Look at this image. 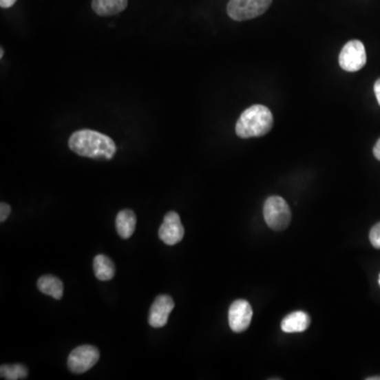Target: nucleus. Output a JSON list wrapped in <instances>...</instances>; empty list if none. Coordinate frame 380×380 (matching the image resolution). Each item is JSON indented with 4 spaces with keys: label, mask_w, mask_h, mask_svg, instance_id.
<instances>
[{
    "label": "nucleus",
    "mask_w": 380,
    "mask_h": 380,
    "mask_svg": "<svg viewBox=\"0 0 380 380\" xmlns=\"http://www.w3.org/2000/svg\"><path fill=\"white\" fill-rule=\"evenodd\" d=\"M69 148L84 158L111 160L116 152V142L94 130H78L69 138Z\"/></svg>",
    "instance_id": "nucleus-1"
},
{
    "label": "nucleus",
    "mask_w": 380,
    "mask_h": 380,
    "mask_svg": "<svg viewBox=\"0 0 380 380\" xmlns=\"http://www.w3.org/2000/svg\"><path fill=\"white\" fill-rule=\"evenodd\" d=\"M274 118L272 112L263 105H253L243 111L235 124V134L239 138H259L272 129Z\"/></svg>",
    "instance_id": "nucleus-2"
},
{
    "label": "nucleus",
    "mask_w": 380,
    "mask_h": 380,
    "mask_svg": "<svg viewBox=\"0 0 380 380\" xmlns=\"http://www.w3.org/2000/svg\"><path fill=\"white\" fill-rule=\"evenodd\" d=\"M263 215L268 227L277 231L288 229L292 221L290 206L283 198L278 196L269 197L265 201Z\"/></svg>",
    "instance_id": "nucleus-3"
},
{
    "label": "nucleus",
    "mask_w": 380,
    "mask_h": 380,
    "mask_svg": "<svg viewBox=\"0 0 380 380\" xmlns=\"http://www.w3.org/2000/svg\"><path fill=\"white\" fill-rule=\"evenodd\" d=\"M272 3L273 0H229L227 14L235 21H249L264 14Z\"/></svg>",
    "instance_id": "nucleus-4"
},
{
    "label": "nucleus",
    "mask_w": 380,
    "mask_h": 380,
    "mask_svg": "<svg viewBox=\"0 0 380 380\" xmlns=\"http://www.w3.org/2000/svg\"><path fill=\"white\" fill-rule=\"evenodd\" d=\"M100 360V352L93 346H77L68 357V368L75 374H83L92 369Z\"/></svg>",
    "instance_id": "nucleus-5"
},
{
    "label": "nucleus",
    "mask_w": 380,
    "mask_h": 380,
    "mask_svg": "<svg viewBox=\"0 0 380 380\" xmlns=\"http://www.w3.org/2000/svg\"><path fill=\"white\" fill-rule=\"evenodd\" d=\"M366 63H367V52L361 41H348L342 48L339 54V65L344 71L356 72L363 68Z\"/></svg>",
    "instance_id": "nucleus-6"
},
{
    "label": "nucleus",
    "mask_w": 380,
    "mask_h": 380,
    "mask_svg": "<svg viewBox=\"0 0 380 380\" xmlns=\"http://www.w3.org/2000/svg\"><path fill=\"white\" fill-rule=\"evenodd\" d=\"M253 319V308L244 299L233 301L229 310V322L235 332H242L249 328Z\"/></svg>",
    "instance_id": "nucleus-7"
},
{
    "label": "nucleus",
    "mask_w": 380,
    "mask_h": 380,
    "mask_svg": "<svg viewBox=\"0 0 380 380\" xmlns=\"http://www.w3.org/2000/svg\"><path fill=\"white\" fill-rule=\"evenodd\" d=\"M183 224L176 211H169L164 217L163 224L158 229V237L167 245H176L184 237Z\"/></svg>",
    "instance_id": "nucleus-8"
},
{
    "label": "nucleus",
    "mask_w": 380,
    "mask_h": 380,
    "mask_svg": "<svg viewBox=\"0 0 380 380\" xmlns=\"http://www.w3.org/2000/svg\"><path fill=\"white\" fill-rule=\"evenodd\" d=\"M174 301L168 295H160L156 297L149 312L150 326L152 328H163L167 324L170 313L173 310Z\"/></svg>",
    "instance_id": "nucleus-9"
},
{
    "label": "nucleus",
    "mask_w": 380,
    "mask_h": 380,
    "mask_svg": "<svg viewBox=\"0 0 380 380\" xmlns=\"http://www.w3.org/2000/svg\"><path fill=\"white\" fill-rule=\"evenodd\" d=\"M310 318L306 312L298 310L284 317L281 322V328L284 332H302L308 330Z\"/></svg>",
    "instance_id": "nucleus-10"
},
{
    "label": "nucleus",
    "mask_w": 380,
    "mask_h": 380,
    "mask_svg": "<svg viewBox=\"0 0 380 380\" xmlns=\"http://www.w3.org/2000/svg\"><path fill=\"white\" fill-rule=\"evenodd\" d=\"M116 231L123 239H129L136 226V217L134 211L124 209L118 213L116 221Z\"/></svg>",
    "instance_id": "nucleus-11"
},
{
    "label": "nucleus",
    "mask_w": 380,
    "mask_h": 380,
    "mask_svg": "<svg viewBox=\"0 0 380 380\" xmlns=\"http://www.w3.org/2000/svg\"><path fill=\"white\" fill-rule=\"evenodd\" d=\"M128 0H92L91 7L100 16H112L124 11Z\"/></svg>",
    "instance_id": "nucleus-12"
},
{
    "label": "nucleus",
    "mask_w": 380,
    "mask_h": 380,
    "mask_svg": "<svg viewBox=\"0 0 380 380\" xmlns=\"http://www.w3.org/2000/svg\"><path fill=\"white\" fill-rule=\"evenodd\" d=\"M37 288L43 294L49 295L56 300H61L63 295V284L57 277L45 275L37 281Z\"/></svg>",
    "instance_id": "nucleus-13"
},
{
    "label": "nucleus",
    "mask_w": 380,
    "mask_h": 380,
    "mask_svg": "<svg viewBox=\"0 0 380 380\" xmlns=\"http://www.w3.org/2000/svg\"><path fill=\"white\" fill-rule=\"evenodd\" d=\"M95 277L101 281H109L116 275V266L109 257L98 255L93 261Z\"/></svg>",
    "instance_id": "nucleus-14"
},
{
    "label": "nucleus",
    "mask_w": 380,
    "mask_h": 380,
    "mask_svg": "<svg viewBox=\"0 0 380 380\" xmlns=\"http://www.w3.org/2000/svg\"><path fill=\"white\" fill-rule=\"evenodd\" d=\"M0 375L7 380L27 379L29 371L23 364H3L0 367Z\"/></svg>",
    "instance_id": "nucleus-15"
},
{
    "label": "nucleus",
    "mask_w": 380,
    "mask_h": 380,
    "mask_svg": "<svg viewBox=\"0 0 380 380\" xmlns=\"http://www.w3.org/2000/svg\"><path fill=\"white\" fill-rule=\"evenodd\" d=\"M370 241L375 249H380V222L372 227L370 231Z\"/></svg>",
    "instance_id": "nucleus-16"
},
{
    "label": "nucleus",
    "mask_w": 380,
    "mask_h": 380,
    "mask_svg": "<svg viewBox=\"0 0 380 380\" xmlns=\"http://www.w3.org/2000/svg\"><path fill=\"white\" fill-rule=\"evenodd\" d=\"M10 213H11V206L1 202L0 204V222L3 223L9 218Z\"/></svg>",
    "instance_id": "nucleus-17"
},
{
    "label": "nucleus",
    "mask_w": 380,
    "mask_h": 380,
    "mask_svg": "<svg viewBox=\"0 0 380 380\" xmlns=\"http://www.w3.org/2000/svg\"><path fill=\"white\" fill-rule=\"evenodd\" d=\"M17 0H0V7L3 9H9V8L13 7L15 5Z\"/></svg>",
    "instance_id": "nucleus-18"
},
{
    "label": "nucleus",
    "mask_w": 380,
    "mask_h": 380,
    "mask_svg": "<svg viewBox=\"0 0 380 380\" xmlns=\"http://www.w3.org/2000/svg\"><path fill=\"white\" fill-rule=\"evenodd\" d=\"M374 92H375L376 98H377L378 104L380 106V78L377 79L374 85Z\"/></svg>",
    "instance_id": "nucleus-19"
},
{
    "label": "nucleus",
    "mask_w": 380,
    "mask_h": 380,
    "mask_svg": "<svg viewBox=\"0 0 380 380\" xmlns=\"http://www.w3.org/2000/svg\"><path fill=\"white\" fill-rule=\"evenodd\" d=\"M373 154L374 156L380 161V138L376 142V145L374 146Z\"/></svg>",
    "instance_id": "nucleus-20"
},
{
    "label": "nucleus",
    "mask_w": 380,
    "mask_h": 380,
    "mask_svg": "<svg viewBox=\"0 0 380 380\" xmlns=\"http://www.w3.org/2000/svg\"><path fill=\"white\" fill-rule=\"evenodd\" d=\"M368 380H380V377H370L367 378Z\"/></svg>",
    "instance_id": "nucleus-21"
},
{
    "label": "nucleus",
    "mask_w": 380,
    "mask_h": 380,
    "mask_svg": "<svg viewBox=\"0 0 380 380\" xmlns=\"http://www.w3.org/2000/svg\"><path fill=\"white\" fill-rule=\"evenodd\" d=\"M3 49H1V51H0V57L3 59Z\"/></svg>",
    "instance_id": "nucleus-22"
},
{
    "label": "nucleus",
    "mask_w": 380,
    "mask_h": 380,
    "mask_svg": "<svg viewBox=\"0 0 380 380\" xmlns=\"http://www.w3.org/2000/svg\"><path fill=\"white\" fill-rule=\"evenodd\" d=\"M379 285H380V276H379Z\"/></svg>",
    "instance_id": "nucleus-23"
}]
</instances>
